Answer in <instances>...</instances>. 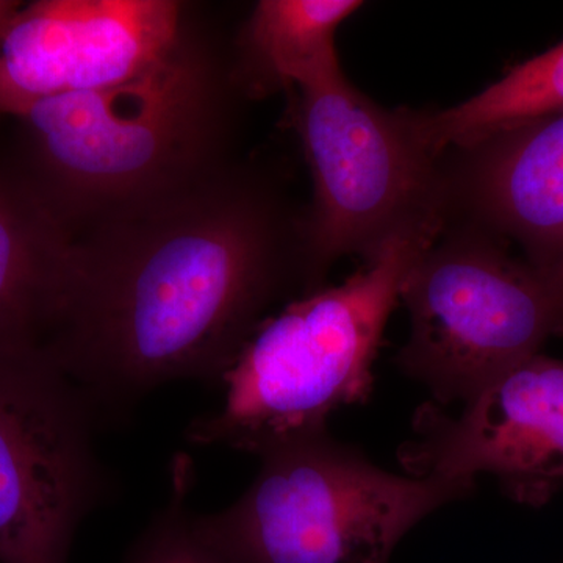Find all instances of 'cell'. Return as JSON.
I'll use <instances>...</instances> for the list:
<instances>
[{
	"mask_svg": "<svg viewBox=\"0 0 563 563\" xmlns=\"http://www.w3.org/2000/svg\"><path fill=\"white\" fill-rule=\"evenodd\" d=\"M303 209L255 163L74 236L43 350L103 422L162 385L221 384L266 312L303 295Z\"/></svg>",
	"mask_w": 563,
	"mask_h": 563,
	"instance_id": "obj_1",
	"label": "cell"
},
{
	"mask_svg": "<svg viewBox=\"0 0 563 563\" xmlns=\"http://www.w3.org/2000/svg\"><path fill=\"white\" fill-rule=\"evenodd\" d=\"M187 3L168 51L103 90L25 110L18 161L74 236L210 179L240 161L236 139L252 96L233 40Z\"/></svg>",
	"mask_w": 563,
	"mask_h": 563,
	"instance_id": "obj_2",
	"label": "cell"
},
{
	"mask_svg": "<svg viewBox=\"0 0 563 563\" xmlns=\"http://www.w3.org/2000/svg\"><path fill=\"white\" fill-rule=\"evenodd\" d=\"M435 240L395 243L343 284L299 296L266 318L222 377V406L188 426V442L258 457L328 432L331 413L372 393L373 363L404 280Z\"/></svg>",
	"mask_w": 563,
	"mask_h": 563,
	"instance_id": "obj_3",
	"label": "cell"
},
{
	"mask_svg": "<svg viewBox=\"0 0 563 563\" xmlns=\"http://www.w3.org/2000/svg\"><path fill=\"white\" fill-rule=\"evenodd\" d=\"M296 124L312 176L303 209V295L342 257L377 261L402 240L444 228L443 155L421 110L385 109L335 69L298 90Z\"/></svg>",
	"mask_w": 563,
	"mask_h": 563,
	"instance_id": "obj_4",
	"label": "cell"
},
{
	"mask_svg": "<svg viewBox=\"0 0 563 563\" xmlns=\"http://www.w3.org/2000/svg\"><path fill=\"white\" fill-rule=\"evenodd\" d=\"M261 457L250 488L196 525L233 563H390L404 536L472 488L401 476L328 432Z\"/></svg>",
	"mask_w": 563,
	"mask_h": 563,
	"instance_id": "obj_5",
	"label": "cell"
},
{
	"mask_svg": "<svg viewBox=\"0 0 563 563\" xmlns=\"http://www.w3.org/2000/svg\"><path fill=\"white\" fill-rule=\"evenodd\" d=\"M399 299L410 333L396 361L442 404L468 401L563 333V282L468 225H444Z\"/></svg>",
	"mask_w": 563,
	"mask_h": 563,
	"instance_id": "obj_6",
	"label": "cell"
},
{
	"mask_svg": "<svg viewBox=\"0 0 563 563\" xmlns=\"http://www.w3.org/2000/svg\"><path fill=\"white\" fill-rule=\"evenodd\" d=\"M84 396L43 347H0V563H69L113 496Z\"/></svg>",
	"mask_w": 563,
	"mask_h": 563,
	"instance_id": "obj_7",
	"label": "cell"
},
{
	"mask_svg": "<svg viewBox=\"0 0 563 563\" xmlns=\"http://www.w3.org/2000/svg\"><path fill=\"white\" fill-rule=\"evenodd\" d=\"M401 451L410 476L473 488L492 474L515 501L542 506L563 487V361L537 354L484 385L457 417L418 413Z\"/></svg>",
	"mask_w": 563,
	"mask_h": 563,
	"instance_id": "obj_8",
	"label": "cell"
},
{
	"mask_svg": "<svg viewBox=\"0 0 563 563\" xmlns=\"http://www.w3.org/2000/svg\"><path fill=\"white\" fill-rule=\"evenodd\" d=\"M187 3L38 0L22 5L0 44V117L46 99L132 79L172 47Z\"/></svg>",
	"mask_w": 563,
	"mask_h": 563,
	"instance_id": "obj_9",
	"label": "cell"
},
{
	"mask_svg": "<svg viewBox=\"0 0 563 563\" xmlns=\"http://www.w3.org/2000/svg\"><path fill=\"white\" fill-rule=\"evenodd\" d=\"M444 225L515 244L521 261L563 282V113L448 151Z\"/></svg>",
	"mask_w": 563,
	"mask_h": 563,
	"instance_id": "obj_10",
	"label": "cell"
},
{
	"mask_svg": "<svg viewBox=\"0 0 563 563\" xmlns=\"http://www.w3.org/2000/svg\"><path fill=\"white\" fill-rule=\"evenodd\" d=\"M74 233L18 161L0 163V347H43Z\"/></svg>",
	"mask_w": 563,
	"mask_h": 563,
	"instance_id": "obj_11",
	"label": "cell"
},
{
	"mask_svg": "<svg viewBox=\"0 0 563 563\" xmlns=\"http://www.w3.org/2000/svg\"><path fill=\"white\" fill-rule=\"evenodd\" d=\"M357 0H261L233 38L236 69L252 99L277 88L298 90L342 68L340 25L361 10Z\"/></svg>",
	"mask_w": 563,
	"mask_h": 563,
	"instance_id": "obj_12",
	"label": "cell"
},
{
	"mask_svg": "<svg viewBox=\"0 0 563 563\" xmlns=\"http://www.w3.org/2000/svg\"><path fill=\"white\" fill-rule=\"evenodd\" d=\"M562 113L563 41L457 106L421 110V122L433 150L443 155L503 129Z\"/></svg>",
	"mask_w": 563,
	"mask_h": 563,
	"instance_id": "obj_13",
	"label": "cell"
},
{
	"mask_svg": "<svg viewBox=\"0 0 563 563\" xmlns=\"http://www.w3.org/2000/svg\"><path fill=\"white\" fill-rule=\"evenodd\" d=\"M195 481L190 455H174L168 501L136 537L122 563H233L196 525L188 504Z\"/></svg>",
	"mask_w": 563,
	"mask_h": 563,
	"instance_id": "obj_14",
	"label": "cell"
},
{
	"mask_svg": "<svg viewBox=\"0 0 563 563\" xmlns=\"http://www.w3.org/2000/svg\"><path fill=\"white\" fill-rule=\"evenodd\" d=\"M22 7L21 2L14 0H0V44L5 38V33L9 31L11 21L16 16L18 11Z\"/></svg>",
	"mask_w": 563,
	"mask_h": 563,
	"instance_id": "obj_15",
	"label": "cell"
}]
</instances>
